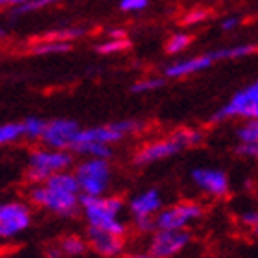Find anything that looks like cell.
Here are the masks:
<instances>
[{
    "label": "cell",
    "mask_w": 258,
    "mask_h": 258,
    "mask_svg": "<svg viewBox=\"0 0 258 258\" xmlns=\"http://www.w3.org/2000/svg\"><path fill=\"white\" fill-rule=\"evenodd\" d=\"M30 203L61 218H70L81 210V188L74 172L55 173L48 181L32 184L28 190Z\"/></svg>",
    "instance_id": "6da1fadb"
},
{
    "label": "cell",
    "mask_w": 258,
    "mask_h": 258,
    "mask_svg": "<svg viewBox=\"0 0 258 258\" xmlns=\"http://www.w3.org/2000/svg\"><path fill=\"white\" fill-rule=\"evenodd\" d=\"M205 133L201 129H177L166 139H159L153 142H148L142 146L133 157V162L137 166H150L153 162L164 161L170 157L177 155L183 150L196 148L203 142Z\"/></svg>",
    "instance_id": "7a4b0ae2"
},
{
    "label": "cell",
    "mask_w": 258,
    "mask_h": 258,
    "mask_svg": "<svg viewBox=\"0 0 258 258\" xmlns=\"http://www.w3.org/2000/svg\"><path fill=\"white\" fill-rule=\"evenodd\" d=\"M122 210H124V201L116 196H102V198L81 196V214L85 218L87 225L100 231L125 236L127 227L120 218Z\"/></svg>",
    "instance_id": "3957f363"
},
{
    "label": "cell",
    "mask_w": 258,
    "mask_h": 258,
    "mask_svg": "<svg viewBox=\"0 0 258 258\" xmlns=\"http://www.w3.org/2000/svg\"><path fill=\"white\" fill-rule=\"evenodd\" d=\"M74 164L72 151L52 150V148H33L26 159V177L30 183L39 184L48 181L52 175L69 172Z\"/></svg>",
    "instance_id": "277c9868"
},
{
    "label": "cell",
    "mask_w": 258,
    "mask_h": 258,
    "mask_svg": "<svg viewBox=\"0 0 258 258\" xmlns=\"http://www.w3.org/2000/svg\"><path fill=\"white\" fill-rule=\"evenodd\" d=\"M74 173L80 183L81 196L102 198L111 184V164L105 159H83L74 168Z\"/></svg>",
    "instance_id": "5b68a950"
},
{
    "label": "cell",
    "mask_w": 258,
    "mask_h": 258,
    "mask_svg": "<svg viewBox=\"0 0 258 258\" xmlns=\"http://www.w3.org/2000/svg\"><path fill=\"white\" fill-rule=\"evenodd\" d=\"M229 118L256 120L258 118V80L236 91L231 100L210 116V122H223Z\"/></svg>",
    "instance_id": "8992f818"
},
{
    "label": "cell",
    "mask_w": 258,
    "mask_h": 258,
    "mask_svg": "<svg viewBox=\"0 0 258 258\" xmlns=\"http://www.w3.org/2000/svg\"><path fill=\"white\" fill-rule=\"evenodd\" d=\"M144 127H146L144 122L135 120V118L116 120V122H111V124L83 127L80 137H78V144H81V142H100V144L113 146V144H116V142H120V140H124L129 135L140 133Z\"/></svg>",
    "instance_id": "52a82bcc"
},
{
    "label": "cell",
    "mask_w": 258,
    "mask_h": 258,
    "mask_svg": "<svg viewBox=\"0 0 258 258\" xmlns=\"http://www.w3.org/2000/svg\"><path fill=\"white\" fill-rule=\"evenodd\" d=\"M32 227V209L22 201H0V242L15 240Z\"/></svg>",
    "instance_id": "ba28073f"
},
{
    "label": "cell",
    "mask_w": 258,
    "mask_h": 258,
    "mask_svg": "<svg viewBox=\"0 0 258 258\" xmlns=\"http://www.w3.org/2000/svg\"><path fill=\"white\" fill-rule=\"evenodd\" d=\"M203 216V209L199 203L194 201H181L173 203L155 216V227L162 231H186V227L192 225Z\"/></svg>",
    "instance_id": "9c48e42d"
},
{
    "label": "cell",
    "mask_w": 258,
    "mask_h": 258,
    "mask_svg": "<svg viewBox=\"0 0 258 258\" xmlns=\"http://www.w3.org/2000/svg\"><path fill=\"white\" fill-rule=\"evenodd\" d=\"M81 129L83 127L76 120H70V118L48 120V125H46V131H44L41 142H43V146L52 148V150L74 151Z\"/></svg>",
    "instance_id": "30bf717a"
},
{
    "label": "cell",
    "mask_w": 258,
    "mask_h": 258,
    "mask_svg": "<svg viewBox=\"0 0 258 258\" xmlns=\"http://www.w3.org/2000/svg\"><path fill=\"white\" fill-rule=\"evenodd\" d=\"M188 243V231H162V229H157L155 232H151L148 251L157 258H173L175 254L181 253Z\"/></svg>",
    "instance_id": "8fae6325"
},
{
    "label": "cell",
    "mask_w": 258,
    "mask_h": 258,
    "mask_svg": "<svg viewBox=\"0 0 258 258\" xmlns=\"http://www.w3.org/2000/svg\"><path fill=\"white\" fill-rule=\"evenodd\" d=\"M190 179L201 192L210 196V198H225L231 190L229 175L223 170H218V168H194L190 172Z\"/></svg>",
    "instance_id": "7c38bea8"
},
{
    "label": "cell",
    "mask_w": 258,
    "mask_h": 258,
    "mask_svg": "<svg viewBox=\"0 0 258 258\" xmlns=\"http://www.w3.org/2000/svg\"><path fill=\"white\" fill-rule=\"evenodd\" d=\"M85 238L89 242V247L103 258H114L124 253V236H118V234H113V232L107 231H100L94 227H87Z\"/></svg>",
    "instance_id": "4fadbf2b"
},
{
    "label": "cell",
    "mask_w": 258,
    "mask_h": 258,
    "mask_svg": "<svg viewBox=\"0 0 258 258\" xmlns=\"http://www.w3.org/2000/svg\"><path fill=\"white\" fill-rule=\"evenodd\" d=\"M214 63H216V59H214V55H212V52L192 55V57H186V59H181L172 64H168L166 69H164V76H166V78H172V80L188 78V76L199 74V72L210 69Z\"/></svg>",
    "instance_id": "5bb4252c"
},
{
    "label": "cell",
    "mask_w": 258,
    "mask_h": 258,
    "mask_svg": "<svg viewBox=\"0 0 258 258\" xmlns=\"http://www.w3.org/2000/svg\"><path fill=\"white\" fill-rule=\"evenodd\" d=\"M127 209L133 216V220L139 218H155L164 207H162V196L157 188H148L137 194L127 203Z\"/></svg>",
    "instance_id": "9a60e30c"
},
{
    "label": "cell",
    "mask_w": 258,
    "mask_h": 258,
    "mask_svg": "<svg viewBox=\"0 0 258 258\" xmlns=\"http://www.w3.org/2000/svg\"><path fill=\"white\" fill-rule=\"evenodd\" d=\"M72 153H78L85 159H105V161H109L113 157V148L107 144H100V142H81L76 146Z\"/></svg>",
    "instance_id": "2e32d148"
},
{
    "label": "cell",
    "mask_w": 258,
    "mask_h": 258,
    "mask_svg": "<svg viewBox=\"0 0 258 258\" xmlns=\"http://www.w3.org/2000/svg\"><path fill=\"white\" fill-rule=\"evenodd\" d=\"M89 249L91 247H89L87 238H81L78 234H69L61 238L59 242V254H64V256H83Z\"/></svg>",
    "instance_id": "e0dca14e"
},
{
    "label": "cell",
    "mask_w": 258,
    "mask_h": 258,
    "mask_svg": "<svg viewBox=\"0 0 258 258\" xmlns=\"http://www.w3.org/2000/svg\"><path fill=\"white\" fill-rule=\"evenodd\" d=\"M256 50V44L253 43H243V44H234V46H227V48H218L212 50V55H214L216 63L218 61H225V59H242V57H247Z\"/></svg>",
    "instance_id": "ac0fdd59"
},
{
    "label": "cell",
    "mask_w": 258,
    "mask_h": 258,
    "mask_svg": "<svg viewBox=\"0 0 258 258\" xmlns=\"http://www.w3.org/2000/svg\"><path fill=\"white\" fill-rule=\"evenodd\" d=\"M72 44L64 41H54V39H43L32 46V54L35 55H48V54H64L70 52Z\"/></svg>",
    "instance_id": "d6986e66"
},
{
    "label": "cell",
    "mask_w": 258,
    "mask_h": 258,
    "mask_svg": "<svg viewBox=\"0 0 258 258\" xmlns=\"http://www.w3.org/2000/svg\"><path fill=\"white\" fill-rule=\"evenodd\" d=\"M48 122L39 116H26L22 120V127H24V139L28 140H41L44 131H46Z\"/></svg>",
    "instance_id": "ffe728a7"
},
{
    "label": "cell",
    "mask_w": 258,
    "mask_h": 258,
    "mask_svg": "<svg viewBox=\"0 0 258 258\" xmlns=\"http://www.w3.org/2000/svg\"><path fill=\"white\" fill-rule=\"evenodd\" d=\"M24 139L22 122H6L0 124V146H8Z\"/></svg>",
    "instance_id": "44dd1931"
},
{
    "label": "cell",
    "mask_w": 258,
    "mask_h": 258,
    "mask_svg": "<svg viewBox=\"0 0 258 258\" xmlns=\"http://www.w3.org/2000/svg\"><path fill=\"white\" fill-rule=\"evenodd\" d=\"M236 139L240 144H256L258 142V118L243 120L236 127Z\"/></svg>",
    "instance_id": "7402d4cb"
},
{
    "label": "cell",
    "mask_w": 258,
    "mask_h": 258,
    "mask_svg": "<svg viewBox=\"0 0 258 258\" xmlns=\"http://www.w3.org/2000/svg\"><path fill=\"white\" fill-rule=\"evenodd\" d=\"M164 87V78L161 76H151V78H144V80H139L137 83L131 85V92L133 94H148V92L159 91Z\"/></svg>",
    "instance_id": "603a6c76"
},
{
    "label": "cell",
    "mask_w": 258,
    "mask_h": 258,
    "mask_svg": "<svg viewBox=\"0 0 258 258\" xmlns=\"http://www.w3.org/2000/svg\"><path fill=\"white\" fill-rule=\"evenodd\" d=\"M190 43H192V37H190L188 33H184V32L173 33L172 37L166 41V52L170 55L183 54L184 50L190 46Z\"/></svg>",
    "instance_id": "cb8c5ba5"
},
{
    "label": "cell",
    "mask_w": 258,
    "mask_h": 258,
    "mask_svg": "<svg viewBox=\"0 0 258 258\" xmlns=\"http://www.w3.org/2000/svg\"><path fill=\"white\" fill-rule=\"evenodd\" d=\"M129 46H131V43L127 41V37L125 39H111L109 37L107 41H103L102 44H98V52L100 54H118V52H124V50H127Z\"/></svg>",
    "instance_id": "d4e9b609"
},
{
    "label": "cell",
    "mask_w": 258,
    "mask_h": 258,
    "mask_svg": "<svg viewBox=\"0 0 258 258\" xmlns=\"http://www.w3.org/2000/svg\"><path fill=\"white\" fill-rule=\"evenodd\" d=\"M59 0H30L24 6L17 8V10H11V15L13 17H21V15H28V13H33L37 10H43V8H48V6L57 4Z\"/></svg>",
    "instance_id": "484cf974"
},
{
    "label": "cell",
    "mask_w": 258,
    "mask_h": 258,
    "mask_svg": "<svg viewBox=\"0 0 258 258\" xmlns=\"http://www.w3.org/2000/svg\"><path fill=\"white\" fill-rule=\"evenodd\" d=\"M85 33L83 28H69V30H59V32H50L44 39H54V41H64V43H72L74 39L81 37Z\"/></svg>",
    "instance_id": "4316f807"
},
{
    "label": "cell",
    "mask_w": 258,
    "mask_h": 258,
    "mask_svg": "<svg viewBox=\"0 0 258 258\" xmlns=\"http://www.w3.org/2000/svg\"><path fill=\"white\" fill-rule=\"evenodd\" d=\"M150 0H120V10L125 11V13H137V11H142L148 8Z\"/></svg>",
    "instance_id": "83f0119b"
},
{
    "label": "cell",
    "mask_w": 258,
    "mask_h": 258,
    "mask_svg": "<svg viewBox=\"0 0 258 258\" xmlns=\"http://www.w3.org/2000/svg\"><path fill=\"white\" fill-rule=\"evenodd\" d=\"M209 17V11L207 10H192L186 13V17H184V24L186 26H194V24H199V22H203L205 19Z\"/></svg>",
    "instance_id": "f1b7e54d"
},
{
    "label": "cell",
    "mask_w": 258,
    "mask_h": 258,
    "mask_svg": "<svg viewBox=\"0 0 258 258\" xmlns=\"http://www.w3.org/2000/svg\"><path fill=\"white\" fill-rule=\"evenodd\" d=\"M135 229L139 232H155V218H139V220H133Z\"/></svg>",
    "instance_id": "f546056e"
},
{
    "label": "cell",
    "mask_w": 258,
    "mask_h": 258,
    "mask_svg": "<svg viewBox=\"0 0 258 258\" xmlns=\"http://www.w3.org/2000/svg\"><path fill=\"white\" fill-rule=\"evenodd\" d=\"M236 153L242 157H247V159H253V161H258V142L256 144H238Z\"/></svg>",
    "instance_id": "4dcf8cb0"
},
{
    "label": "cell",
    "mask_w": 258,
    "mask_h": 258,
    "mask_svg": "<svg viewBox=\"0 0 258 258\" xmlns=\"http://www.w3.org/2000/svg\"><path fill=\"white\" fill-rule=\"evenodd\" d=\"M240 223L249 229H254L258 225V210H245L240 214Z\"/></svg>",
    "instance_id": "1f68e13d"
},
{
    "label": "cell",
    "mask_w": 258,
    "mask_h": 258,
    "mask_svg": "<svg viewBox=\"0 0 258 258\" xmlns=\"http://www.w3.org/2000/svg\"><path fill=\"white\" fill-rule=\"evenodd\" d=\"M240 22H242V19H240L238 15H229L221 21L220 28L223 30V32H232V30H236V28L240 26Z\"/></svg>",
    "instance_id": "d6a6232c"
},
{
    "label": "cell",
    "mask_w": 258,
    "mask_h": 258,
    "mask_svg": "<svg viewBox=\"0 0 258 258\" xmlns=\"http://www.w3.org/2000/svg\"><path fill=\"white\" fill-rule=\"evenodd\" d=\"M26 2H30V0H0V8H8V10H17V8H21V6H24Z\"/></svg>",
    "instance_id": "836d02e7"
},
{
    "label": "cell",
    "mask_w": 258,
    "mask_h": 258,
    "mask_svg": "<svg viewBox=\"0 0 258 258\" xmlns=\"http://www.w3.org/2000/svg\"><path fill=\"white\" fill-rule=\"evenodd\" d=\"M122 258H157L148 251V253H129V254H124Z\"/></svg>",
    "instance_id": "e575fe53"
},
{
    "label": "cell",
    "mask_w": 258,
    "mask_h": 258,
    "mask_svg": "<svg viewBox=\"0 0 258 258\" xmlns=\"http://www.w3.org/2000/svg\"><path fill=\"white\" fill-rule=\"evenodd\" d=\"M109 37L111 39H125V32L124 30H111V32H109Z\"/></svg>",
    "instance_id": "d590c367"
},
{
    "label": "cell",
    "mask_w": 258,
    "mask_h": 258,
    "mask_svg": "<svg viewBox=\"0 0 258 258\" xmlns=\"http://www.w3.org/2000/svg\"><path fill=\"white\" fill-rule=\"evenodd\" d=\"M2 37H6V30L2 26H0V39H2Z\"/></svg>",
    "instance_id": "8d00e7d4"
},
{
    "label": "cell",
    "mask_w": 258,
    "mask_h": 258,
    "mask_svg": "<svg viewBox=\"0 0 258 258\" xmlns=\"http://www.w3.org/2000/svg\"><path fill=\"white\" fill-rule=\"evenodd\" d=\"M253 232H254V234H256V236H258V225H256V227H254V229H253Z\"/></svg>",
    "instance_id": "74e56055"
}]
</instances>
